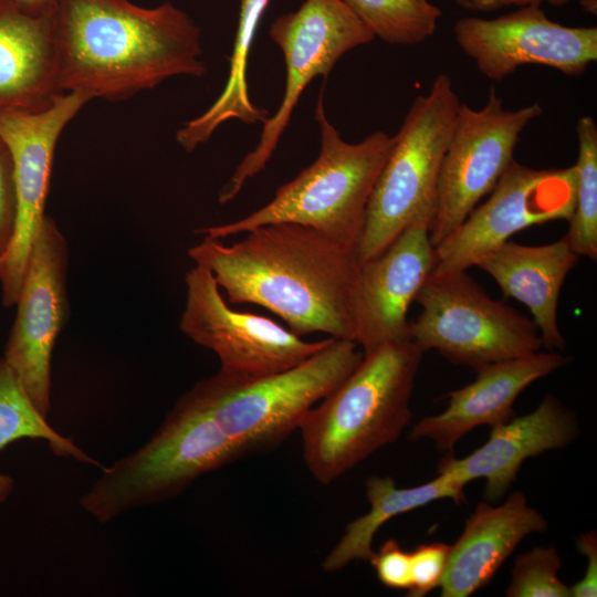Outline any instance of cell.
<instances>
[{
    "instance_id": "cell-17",
    "label": "cell",
    "mask_w": 597,
    "mask_h": 597,
    "mask_svg": "<svg viewBox=\"0 0 597 597\" xmlns=\"http://www.w3.org/2000/svg\"><path fill=\"white\" fill-rule=\"evenodd\" d=\"M491 428L483 446L461 459L448 454L437 470L463 485L484 479V498L489 502L505 494L527 458L563 449L579 432L576 415L552 394L532 412Z\"/></svg>"
},
{
    "instance_id": "cell-19",
    "label": "cell",
    "mask_w": 597,
    "mask_h": 597,
    "mask_svg": "<svg viewBox=\"0 0 597 597\" xmlns=\"http://www.w3.org/2000/svg\"><path fill=\"white\" fill-rule=\"evenodd\" d=\"M55 4L0 0V114L39 112L63 93L59 87Z\"/></svg>"
},
{
    "instance_id": "cell-29",
    "label": "cell",
    "mask_w": 597,
    "mask_h": 597,
    "mask_svg": "<svg viewBox=\"0 0 597 597\" xmlns=\"http://www.w3.org/2000/svg\"><path fill=\"white\" fill-rule=\"evenodd\" d=\"M373 565L379 582L394 589L410 587V554L400 544L390 538L368 559Z\"/></svg>"
},
{
    "instance_id": "cell-25",
    "label": "cell",
    "mask_w": 597,
    "mask_h": 597,
    "mask_svg": "<svg viewBox=\"0 0 597 597\" xmlns=\"http://www.w3.org/2000/svg\"><path fill=\"white\" fill-rule=\"evenodd\" d=\"M375 38L417 45L431 38L442 11L430 0H343Z\"/></svg>"
},
{
    "instance_id": "cell-6",
    "label": "cell",
    "mask_w": 597,
    "mask_h": 597,
    "mask_svg": "<svg viewBox=\"0 0 597 597\" xmlns=\"http://www.w3.org/2000/svg\"><path fill=\"white\" fill-rule=\"evenodd\" d=\"M219 426L180 397L155 434L137 451L104 469L81 506L101 523L180 494L199 476L239 459Z\"/></svg>"
},
{
    "instance_id": "cell-22",
    "label": "cell",
    "mask_w": 597,
    "mask_h": 597,
    "mask_svg": "<svg viewBox=\"0 0 597 597\" xmlns=\"http://www.w3.org/2000/svg\"><path fill=\"white\" fill-rule=\"evenodd\" d=\"M464 486L444 473H438L425 484L405 489L398 488L390 476H369L366 481L369 511L347 524L325 556L323 569L335 572L354 561H368L374 552L375 534L387 521L441 499L460 503L465 499Z\"/></svg>"
},
{
    "instance_id": "cell-33",
    "label": "cell",
    "mask_w": 597,
    "mask_h": 597,
    "mask_svg": "<svg viewBox=\"0 0 597 597\" xmlns=\"http://www.w3.org/2000/svg\"><path fill=\"white\" fill-rule=\"evenodd\" d=\"M30 6L45 7L55 4L59 0H19Z\"/></svg>"
},
{
    "instance_id": "cell-30",
    "label": "cell",
    "mask_w": 597,
    "mask_h": 597,
    "mask_svg": "<svg viewBox=\"0 0 597 597\" xmlns=\"http://www.w3.org/2000/svg\"><path fill=\"white\" fill-rule=\"evenodd\" d=\"M15 224V190L13 163L0 138V263L10 247Z\"/></svg>"
},
{
    "instance_id": "cell-18",
    "label": "cell",
    "mask_w": 597,
    "mask_h": 597,
    "mask_svg": "<svg viewBox=\"0 0 597 597\" xmlns=\"http://www.w3.org/2000/svg\"><path fill=\"white\" fill-rule=\"evenodd\" d=\"M568 363L557 353L535 352L485 365L475 371L469 385L449 394L441 413L420 419L410 431V439L434 442L440 451H452L455 443L479 426L506 422L515 415L514 402L532 383Z\"/></svg>"
},
{
    "instance_id": "cell-21",
    "label": "cell",
    "mask_w": 597,
    "mask_h": 597,
    "mask_svg": "<svg viewBox=\"0 0 597 597\" xmlns=\"http://www.w3.org/2000/svg\"><path fill=\"white\" fill-rule=\"evenodd\" d=\"M578 260L565 237L544 245L507 240L483 255L475 266L493 277L505 297L528 308L542 344L553 350L566 346L558 326V301L563 283Z\"/></svg>"
},
{
    "instance_id": "cell-32",
    "label": "cell",
    "mask_w": 597,
    "mask_h": 597,
    "mask_svg": "<svg viewBox=\"0 0 597 597\" xmlns=\"http://www.w3.org/2000/svg\"><path fill=\"white\" fill-rule=\"evenodd\" d=\"M458 7L472 12H492L507 7L541 6L546 2L551 6H565L572 0H452Z\"/></svg>"
},
{
    "instance_id": "cell-5",
    "label": "cell",
    "mask_w": 597,
    "mask_h": 597,
    "mask_svg": "<svg viewBox=\"0 0 597 597\" xmlns=\"http://www.w3.org/2000/svg\"><path fill=\"white\" fill-rule=\"evenodd\" d=\"M356 342L332 338L295 367L271 375L224 374L199 380L184 397L209 416L244 457L280 446L318 401L362 362Z\"/></svg>"
},
{
    "instance_id": "cell-26",
    "label": "cell",
    "mask_w": 597,
    "mask_h": 597,
    "mask_svg": "<svg viewBox=\"0 0 597 597\" xmlns=\"http://www.w3.org/2000/svg\"><path fill=\"white\" fill-rule=\"evenodd\" d=\"M578 157L575 205L564 235L578 256L597 260V125L585 115L576 123Z\"/></svg>"
},
{
    "instance_id": "cell-4",
    "label": "cell",
    "mask_w": 597,
    "mask_h": 597,
    "mask_svg": "<svg viewBox=\"0 0 597 597\" xmlns=\"http://www.w3.org/2000/svg\"><path fill=\"white\" fill-rule=\"evenodd\" d=\"M315 118L321 132V150L310 166L277 188L268 203L247 217L198 228L195 233L221 240L265 224L295 223L356 251L367 205L394 147L395 135L378 130L359 143H347L327 118L323 88Z\"/></svg>"
},
{
    "instance_id": "cell-14",
    "label": "cell",
    "mask_w": 597,
    "mask_h": 597,
    "mask_svg": "<svg viewBox=\"0 0 597 597\" xmlns=\"http://www.w3.org/2000/svg\"><path fill=\"white\" fill-rule=\"evenodd\" d=\"M90 101L85 94L63 92L42 111L0 114V138L12 158L15 190L14 232L0 263L6 307L18 301L35 233L46 216L45 201L57 140Z\"/></svg>"
},
{
    "instance_id": "cell-24",
    "label": "cell",
    "mask_w": 597,
    "mask_h": 597,
    "mask_svg": "<svg viewBox=\"0 0 597 597\" xmlns=\"http://www.w3.org/2000/svg\"><path fill=\"white\" fill-rule=\"evenodd\" d=\"M44 439L59 457H71L90 464H98L71 439L56 432L46 417L34 407L15 374L0 357V451L22 439ZM14 489V480L0 473V505Z\"/></svg>"
},
{
    "instance_id": "cell-8",
    "label": "cell",
    "mask_w": 597,
    "mask_h": 597,
    "mask_svg": "<svg viewBox=\"0 0 597 597\" xmlns=\"http://www.w3.org/2000/svg\"><path fill=\"white\" fill-rule=\"evenodd\" d=\"M415 302L421 312L409 323L410 341L453 364L476 370L543 346L533 320L491 297L467 270L432 271Z\"/></svg>"
},
{
    "instance_id": "cell-31",
    "label": "cell",
    "mask_w": 597,
    "mask_h": 597,
    "mask_svg": "<svg viewBox=\"0 0 597 597\" xmlns=\"http://www.w3.org/2000/svg\"><path fill=\"white\" fill-rule=\"evenodd\" d=\"M577 551L587 556L588 563L580 580L569 586L573 597L597 596V537L596 532L590 531L582 534L576 541Z\"/></svg>"
},
{
    "instance_id": "cell-9",
    "label": "cell",
    "mask_w": 597,
    "mask_h": 597,
    "mask_svg": "<svg viewBox=\"0 0 597 597\" xmlns=\"http://www.w3.org/2000/svg\"><path fill=\"white\" fill-rule=\"evenodd\" d=\"M269 34L284 56V94L276 112L263 123L256 146L220 189L221 205L232 201L245 182L265 168L311 81L327 78L344 54L375 39L343 0H305L297 10L279 15Z\"/></svg>"
},
{
    "instance_id": "cell-11",
    "label": "cell",
    "mask_w": 597,
    "mask_h": 597,
    "mask_svg": "<svg viewBox=\"0 0 597 597\" xmlns=\"http://www.w3.org/2000/svg\"><path fill=\"white\" fill-rule=\"evenodd\" d=\"M185 283L180 329L213 352L224 374L256 377L281 373L303 363L332 339L307 342L269 317L231 308L213 274L202 265L189 270Z\"/></svg>"
},
{
    "instance_id": "cell-10",
    "label": "cell",
    "mask_w": 597,
    "mask_h": 597,
    "mask_svg": "<svg viewBox=\"0 0 597 597\" xmlns=\"http://www.w3.org/2000/svg\"><path fill=\"white\" fill-rule=\"evenodd\" d=\"M543 114L540 103L507 109L491 88L483 107L461 103L437 180L429 237L436 248L467 219L514 160L521 133Z\"/></svg>"
},
{
    "instance_id": "cell-13",
    "label": "cell",
    "mask_w": 597,
    "mask_h": 597,
    "mask_svg": "<svg viewBox=\"0 0 597 597\" xmlns=\"http://www.w3.org/2000/svg\"><path fill=\"white\" fill-rule=\"evenodd\" d=\"M66 268V241L45 216L32 243L2 356L44 417L51 408L52 350L67 318Z\"/></svg>"
},
{
    "instance_id": "cell-23",
    "label": "cell",
    "mask_w": 597,
    "mask_h": 597,
    "mask_svg": "<svg viewBox=\"0 0 597 597\" xmlns=\"http://www.w3.org/2000/svg\"><path fill=\"white\" fill-rule=\"evenodd\" d=\"M271 0H240L237 31L229 60L226 85L212 105L176 132L177 143L188 153L207 143L216 129L230 119L244 124L264 123L270 113L249 96L247 67L258 27Z\"/></svg>"
},
{
    "instance_id": "cell-15",
    "label": "cell",
    "mask_w": 597,
    "mask_h": 597,
    "mask_svg": "<svg viewBox=\"0 0 597 597\" xmlns=\"http://www.w3.org/2000/svg\"><path fill=\"white\" fill-rule=\"evenodd\" d=\"M453 34L479 72L495 82L530 64L579 76L597 61L596 27L563 25L541 6L521 7L493 19L461 18Z\"/></svg>"
},
{
    "instance_id": "cell-3",
    "label": "cell",
    "mask_w": 597,
    "mask_h": 597,
    "mask_svg": "<svg viewBox=\"0 0 597 597\" xmlns=\"http://www.w3.org/2000/svg\"><path fill=\"white\" fill-rule=\"evenodd\" d=\"M422 354L406 339L364 355L306 412L297 430L304 462L315 480L329 484L399 438L412 417L410 398Z\"/></svg>"
},
{
    "instance_id": "cell-12",
    "label": "cell",
    "mask_w": 597,
    "mask_h": 597,
    "mask_svg": "<svg viewBox=\"0 0 597 597\" xmlns=\"http://www.w3.org/2000/svg\"><path fill=\"white\" fill-rule=\"evenodd\" d=\"M575 166L534 169L515 159L482 205L436 249L433 272L468 270L514 233L535 224L569 220L575 205Z\"/></svg>"
},
{
    "instance_id": "cell-20",
    "label": "cell",
    "mask_w": 597,
    "mask_h": 597,
    "mask_svg": "<svg viewBox=\"0 0 597 597\" xmlns=\"http://www.w3.org/2000/svg\"><path fill=\"white\" fill-rule=\"evenodd\" d=\"M546 528L547 521L527 505L522 492L512 493L501 505L479 503L451 545L441 596H471L489 584L525 536Z\"/></svg>"
},
{
    "instance_id": "cell-7",
    "label": "cell",
    "mask_w": 597,
    "mask_h": 597,
    "mask_svg": "<svg viewBox=\"0 0 597 597\" xmlns=\"http://www.w3.org/2000/svg\"><path fill=\"white\" fill-rule=\"evenodd\" d=\"M461 103L447 74L413 100L367 205L359 263L384 251L420 213L434 211L439 169Z\"/></svg>"
},
{
    "instance_id": "cell-1",
    "label": "cell",
    "mask_w": 597,
    "mask_h": 597,
    "mask_svg": "<svg viewBox=\"0 0 597 597\" xmlns=\"http://www.w3.org/2000/svg\"><path fill=\"white\" fill-rule=\"evenodd\" d=\"M224 244L203 238L189 258L211 271L231 304H255L281 317L298 336L327 334L355 342L353 297L356 251L316 230L271 223Z\"/></svg>"
},
{
    "instance_id": "cell-27",
    "label": "cell",
    "mask_w": 597,
    "mask_h": 597,
    "mask_svg": "<svg viewBox=\"0 0 597 597\" xmlns=\"http://www.w3.org/2000/svg\"><path fill=\"white\" fill-rule=\"evenodd\" d=\"M562 566L555 547H534L516 557L510 584L509 597H570L569 586L558 578Z\"/></svg>"
},
{
    "instance_id": "cell-28",
    "label": "cell",
    "mask_w": 597,
    "mask_h": 597,
    "mask_svg": "<svg viewBox=\"0 0 597 597\" xmlns=\"http://www.w3.org/2000/svg\"><path fill=\"white\" fill-rule=\"evenodd\" d=\"M451 545L430 543L417 546L410 554V587L408 596L423 597L439 587L448 563Z\"/></svg>"
},
{
    "instance_id": "cell-16",
    "label": "cell",
    "mask_w": 597,
    "mask_h": 597,
    "mask_svg": "<svg viewBox=\"0 0 597 597\" xmlns=\"http://www.w3.org/2000/svg\"><path fill=\"white\" fill-rule=\"evenodd\" d=\"M433 211L420 213L379 254L359 263L353 297L355 342L364 355L410 339L408 311L433 271Z\"/></svg>"
},
{
    "instance_id": "cell-2",
    "label": "cell",
    "mask_w": 597,
    "mask_h": 597,
    "mask_svg": "<svg viewBox=\"0 0 597 597\" xmlns=\"http://www.w3.org/2000/svg\"><path fill=\"white\" fill-rule=\"evenodd\" d=\"M54 31L61 92L115 102L207 71L200 28L170 2L59 0Z\"/></svg>"
}]
</instances>
